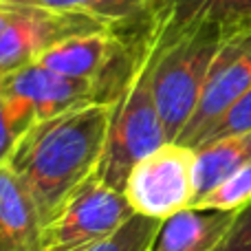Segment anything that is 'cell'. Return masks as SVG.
Segmentation results:
<instances>
[{"label":"cell","instance_id":"cell-16","mask_svg":"<svg viewBox=\"0 0 251 251\" xmlns=\"http://www.w3.org/2000/svg\"><path fill=\"white\" fill-rule=\"evenodd\" d=\"M245 132H251V88L240 100H236L234 104H231V108L209 128V132L203 137L199 148L205 146V143L218 141V139L234 137V134H245Z\"/></svg>","mask_w":251,"mask_h":251},{"label":"cell","instance_id":"cell-18","mask_svg":"<svg viewBox=\"0 0 251 251\" xmlns=\"http://www.w3.org/2000/svg\"><path fill=\"white\" fill-rule=\"evenodd\" d=\"M20 134H22L20 128H18L16 122L11 119L9 108H7V101H4L2 93H0V165L9 161V156H11Z\"/></svg>","mask_w":251,"mask_h":251},{"label":"cell","instance_id":"cell-7","mask_svg":"<svg viewBox=\"0 0 251 251\" xmlns=\"http://www.w3.org/2000/svg\"><path fill=\"white\" fill-rule=\"evenodd\" d=\"M194 161L196 150L178 141H168L143 156L130 170L124 185L134 214L165 221L192 207L196 199Z\"/></svg>","mask_w":251,"mask_h":251},{"label":"cell","instance_id":"cell-10","mask_svg":"<svg viewBox=\"0 0 251 251\" xmlns=\"http://www.w3.org/2000/svg\"><path fill=\"white\" fill-rule=\"evenodd\" d=\"M44 221L9 163L0 165V251H40Z\"/></svg>","mask_w":251,"mask_h":251},{"label":"cell","instance_id":"cell-5","mask_svg":"<svg viewBox=\"0 0 251 251\" xmlns=\"http://www.w3.org/2000/svg\"><path fill=\"white\" fill-rule=\"evenodd\" d=\"M132 216L124 192L91 174L44 223L40 251H84L113 236Z\"/></svg>","mask_w":251,"mask_h":251},{"label":"cell","instance_id":"cell-15","mask_svg":"<svg viewBox=\"0 0 251 251\" xmlns=\"http://www.w3.org/2000/svg\"><path fill=\"white\" fill-rule=\"evenodd\" d=\"M251 203V163L243 165L227 181H223L216 190L199 201L192 207L218 209V212H238Z\"/></svg>","mask_w":251,"mask_h":251},{"label":"cell","instance_id":"cell-12","mask_svg":"<svg viewBox=\"0 0 251 251\" xmlns=\"http://www.w3.org/2000/svg\"><path fill=\"white\" fill-rule=\"evenodd\" d=\"M247 163H251V132L234 134L196 148L194 205Z\"/></svg>","mask_w":251,"mask_h":251},{"label":"cell","instance_id":"cell-1","mask_svg":"<svg viewBox=\"0 0 251 251\" xmlns=\"http://www.w3.org/2000/svg\"><path fill=\"white\" fill-rule=\"evenodd\" d=\"M113 106V100L79 106L33 124L20 134L7 163L31 192L44 223L95 174L104 154Z\"/></svg>","mask_w":251,"mask_h":251},{"label":"cell","instance_id":"cell-17","mask_svg":"<svg viewBox=\"0 0 251 251\" xmlns=\"http://www.w3.org/2000/svg\"><path fill=\"white\" fill-rule=\"evenodd\" d=\"M214 251H251V203L236 212L229 231Z\"/></svg>","mask_w":251,"mask_h":251},{"label":"cell","instance_id":"cell-4","mask_svg":"<svg viewBox=\"0 0 251 251\" xmlns=\"http://www.w3.org/2000/svg\"><path fill=\"white\" fill-rule=\"evenodd\" d=\"M117 88L119 84L75 79L55 73L40 62L26 64L0 77V93L20 132L66 110L113 100Z\"/></svg>","mask_w":251,"mask_h":251},{"label":"cell","instance_id":"cell-2","mask_svg":"<svg viewBox=\"0 0 251 251\" xmlns=\"http://www.w3.org/2000/svg\"><path fill=\"white\" fill-rule=\"evenodd\" d=\"M156 53H159V31L148 22L134 42L132 55L113 97V119L104 154L95 170L97 176L122 192L130 170L143 156L170 141L152 93Z\"/></svg>","mask_w":251,"mask_h":251},{"label":"cell","instance_id":"cell-13","mask_svg":"<svg viewBox=\"0 0 251 251\" xmlns=\"http://www.w3.org/2000/svg\"><path fill=\"white\" fill-rule=\"evenodd\" d=\"M0 2L84 13L126 31H139L146 26L152 11V0H0Z\"/></svg>","mask_w":251,"mask_h":251},{"label":"cell","instance_id":"cell-8","mask_svg":"<svg viewBox=\"0 0 251 251\" xmlns=\"http://www.w3.org/2000/svg\"><path fill=\"white\" fill-rule=\"evenodd\" d=\"M251 88V25L234 29L223 42L209 71L201 101L178 143L199 148L214 124Z\"/></svg>","mask_w":251,"mask_h":251},{"label":"cell","instance_id":"cell-11","mask_svg":"<svg viewBox=\"0 0 251 251\" xmlns=\"http://www.w3.org/2000/svg\"><path fill=\"white\" fill-rule=\"evenodd\" d=\"M234 218L236 212L187 207L161 223L150 251H214Z\"/></svg>","mask_w":251,"mask_h":251},{"label":"cell","instance_id":"cell-14","mask_svg":"<svg viewBox=\"0 0 251 251\" xmlns=\"http://www.w3.org/2000/svg\"><path fill=\"white\" fill-rule=\"evenodd\" d=\"M161 223L163 221L134 214L113 236L84 251H150L161 229Z\"/></svg>","mask_w":251,"mask_h":251},{"label":"cell","instance_id":"cell-9","mask_svg":"<svg viewBox=\"0 0 251 251\" xmlns=\"http://www.w3.org/2000/svg\"><path fill=\"white\" fill-rule=\"evenodd\" d=\"M148 22L168 35L199 26L240 29L251 25V0H152Z\"/></svg>","mask_w":251,"mask_h":251},{"label":"cell","instance_id":"cell-3","mask_svg":"<svg viewBox=\"0 0 251 251\" xmlns=\"http://www.w3.org/2000/svg\"><path fill=\"white\" fill-rule=\"evenodd\" d=\"M154 29L159 31V53L152 73V93L168 139L178 141L201 101L214 60L234 29L199 26L170 35L159 26Z\"/></svg>","mask_w":251,"mask_h":251},{"label":"cell","instance_id":"cell-6","mask_svg":"<svg viewBox=\"0 0 251 251\" xmlns=\"http://www.w3.org/2000/svg\"><path fill=\"white\" fill-rule=\"evenodd\" d=\"M104 29L117 26L84 13L0 2V77L38 62L64 40Z\"/></svg>","mask_w":251,"mask_h":251}]
</instances>
